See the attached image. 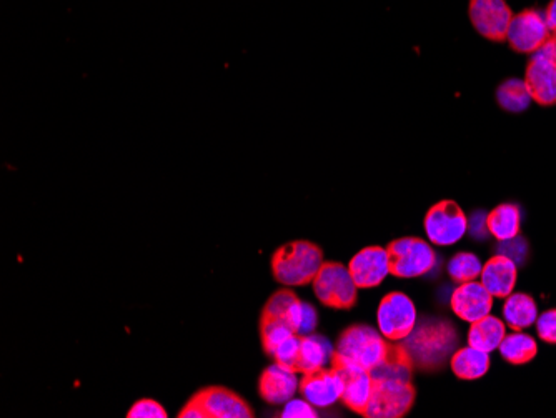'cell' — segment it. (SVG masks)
Listing matches in <instances>:
<instances>
[{
	"mask_svg": "<svg viewBox=\"0 0 556 418\" xmlns=\"http://www.w3.org/2000/svg\"><path fill=\"white\" fill-rule=\"evenodd\" d=\"M538 337L547 344L556 345V309L547 310L537 319Z\"/></svg>",
	"mask_w": 556,
	"mask_h": 418,
	"instance_id": "cell-31",
	"label": "cell"
},
{
	"mask_svg": "<svg viewBox=\"0 0 556 418\" xmlns=\"http://www.w3.org/2000/svg\"><path fill=\"white\" fill-rule=\"evenodd\" d=\"M538 307L532 295L513 292L503 305V320L512 330H525L537 324Z\"/></svg>",
	"mask_w": 556,
	"mask_h": 418,
	"instance_id": "cell-21",
	"label": "cell"
},
{
	"mask_svg": "<svg viewBox=\"0 0 556 418\" xmlns=\"http://www.w3.org/2000/svg\"><path fill=\"white\" fill-rule=\"evenodd\" d=\"M453 374L462 380L482 379L483 375H487L490 370V354L483 350L473 349V347H465L458 349L452 355Z\"/></svg>",
	"mask_w": 556,
	"mask_h": 418,
	"instance_id": "cell-23",
	"label": "cell"
},
{
	"mask_svg": "<svg viewBox=\"0 0 556 418\" xmlns=\"http://www.w3.org/2000/svg\"><path fill=\"white\" fill-rule=\"evenodd\" d=\"M343 387L345 380L337 369H322L313 374H305L300 382L303 399L318 409L330 407L342 399Z\"/></svg>",
	"mask_w": 556,
	"mask_h": 418,
	"instance_id": "cell-11",
	"label": "cell"
},
{
	"mask_svg": "<svg viewBox=\"0 0 556 418\" xmlns=\"http://www.w3.org/2000/svg\"><path fill=\"white\" fill-rule=\"evenodd\" d=\"M380 334L392 342H402L417 325V309L408 295L392 292L385 295L377 312Z\"/></svg>",
	"mask_w": 556,
	"mask_h": 418,
	"instance_id": "cell-7",
	"label": "cell"
},
{
	"mask_svg": "<svg viewBox=\"0 0 556 418\" xmlns=\"http://www.w3.org/2000/svg\"><path fill=\"white\" fill-rule=\"evenodd\" d=\"M317 312L313 309L312 305L303 304L302 325H300V332L298 335H310L313 329L317 327Z\"/></svg>",
	"mask_w": 556,
	"mask_h": 418,
	"instance_id": "cell-34",
	"label": "cell"
},
{
	"mask_svg": "<svg viewBox=\"0 0 556 418\" xmlns=\"http://www.w3.org/2000/svg\"><path fill=\"white\" fill-rule=\"evenodd\" d=\"M195 402L205 410L210 418H250L252 410L244 399L227 389H205L194 397Z\"/></svg>",
	"mask_w": 556,
	"mask_h": 418,
	"instance_id": "cell-15",
	"label": "cell"
},
{
	"mask_svg": "<svg viewBox=\"0 0 556 418\" xmlns=\"http://www.w3.org/2000/svg\"><path fill=\"white\" fill-rule=\"evenodd\" d=\"M283 418H313L317 417V412L313 405L307 400H288L282 412Z\"/></svg>",
	"mask_w": 556,
	"mask_h": 418,
	"instance_id": "cell-33",
	"label": "cell"
},
{
	"mask_svg": "<svg viewBox=\"0 0 556 418\" xmlns=\"http://www.w3.org/2000/svg\"><path fill=\"white\" fill-rule=\"evenodd\" d=\"M468 14L478 34L492 42H505L513 10L505 0H470Z\"/></svg>",
	"mask_w": 556,
	"mask_h": 418,
	"instance_id": "cell-10",
	"label": "cell"
},
{
	"mask_svg": "<svg viewBox=\"0 0 556 418\" xmlns=\"http://www.w3.org/2000/svg\"><path fill=\"white\" fill-rule=\"evenodd\" d=\"M395 345L368 325H353L338 339L332 365L337 370H365L372 372L390 357Z\"/></svg>",
	"mask_w": 556,
	"mask_h": 418,
	"instance_id": "cell-3",
	"label": "cell"
},
{
	"mask_svg": "<svg viewBox=\"0 0 556 418\" xmlns=\"http://www.w3.org/2000/svg\"><path fill=\"white\" fill-rule=\"evenodd\" d=\"M498 350L508 364L525 365L537 357L538 345L532 335L523 334L522 330H513V334L505 335Z\"/></svg>",
	"mask_w": 556,
	"mask_h": 418,
	"instance_id": "cell-25",
	"label": "cell"
},
{
	"mask_svg": "<svg viewBox=\"0 0 556 418\" xmlns=\"http://www.w3.org/2000/svg\"><path fill=\"white\" fill-rule=\"evenodd\" d=\"M498 254L512 259L517 265L523 264L528 255L527 240L522 239L520 235L515 237V239L503 240L498 245Z\"/></svg>",
	"mask_w": 556,
	"mask_h": 418,
	"instance_id": "cell-30",
	"label": "cell"
},
{
	"mask_svg": "<svg viewBox=\"0 0 556 418\" xmlns=\"http://www.w3.org/2000/svg\"><path fill=\"white\" fill-rule=\"evenodd\" d=\"M425 232L435 245H453L463 239L468 232L467 215L453 200H442L428 210L425 217Z\"/></svg>",
	"mask_w": 556,
	"mask_h": 418,
	"instance_id": "cell-8",
	"label": "cell"
},
{
	"mask_svg": "<svg viewBox=\"0 0 556 418\" xmlns=\"http://www.w3.org/2000/svg\"><path fill=\"white\" fill-rule=\"evenodd\" d=\"M552 30L548 27L545 15L538 10L527 9L513 15L508 29L507 42L520 54H537L550 39Z\"/></svg>",
	"mask_w": 556,
	"mask_h": 418,
	"instance_id": "cell-9",
	"label": "cell"
},
{
	"mask_svg": "<svg viewBox=\"0 0 556 418\" xmlns=\"http://www.w3.org/2000/svg\"><path fill=\"white\" fill-rule=\"evenodd\" d=\"M357 289L348 267L337 262L323 264L313 279L317 299L332 309H352L357 302Z\"/></svg>",
	"mask_w": 556,
	"mask_h": 418,
	"instance_id": "cell-6",
	"label": "cell"
},
{
	"mask_svg": "<svg viewBox=\"0 0 556 418\" xmlns=\"http://www.w3.org/2000/svg\"><path fill=\"white\" fill-rule=\"evenodd\" d=\"M538 55H543V57H547V59L553 60L556 62V37L555 35H550V39L545 42L542 49L538 50Z\"/></svg>",
	"mask_w": 556,
	"mask_h": 418,
	"instance_id": "cell-37",
	"label": "cell"
},
{
	"mask_svg": "<svg viewBox=\"0 0 556 418\" xmlns=\"http://www.w3.org/2000/svg\"><path fill=\"white\" fill-rule=\"evenodd\" d=\"M129 418H165L167 417V412H165L164 407L155 402V400L144 399L139 400L137 404L129 410Z\"/></svg>",
	"mask_w": 556,
	"mask_h": 418,
	"instance_id": "cell-32",
	"label": "cell"
},
{
	"mask_svg": "<svg viewBox=\"0 0 556 418\" xmlns=\"http://www.w3.org/2000/svg\"><path fill=\"white\" fill-rule=\"evenodd\" d=\"M505 335H507V327L502 320L493 315H487V317L473 322L472 327L468 330V345L473 349L492 354L498 350Z\"/></svg>",
	"mask_w": 556,
	"mask_h": 418,
	"instance_id": "cell-20",
	"label": "cell"
},
{
	"mask_svg": "<svg viewBox=\"0 0 556 418\" xmlns=\"http://www.w3.org/2000/svg\"><path fill=\"white\" fill-rule=\"evenodd\" d=\"M552 34L555 35V37H556V32H552Z\"/></svg>",
	"mask_w": 556,
	"mask_h": 418,
	"instance_id": "cell-39",
	"label": "cell"
},
{
	"mask_svg": "<svg viewBox=\"0 0 556 418\" xmlns=\"http://www.w3.org/2000/svg\"><path fill=\"white\" fill-rule=\"evenodd\" d=\"M480 279L493 297L507 299L508 295L513 294L517 285L518 265L505 255L497 254L483 265Z\"/></svg>",
	"mask_w": 556,
	"mask_h": 418,
	"instance_id": "cell-16",
	"label": "cell"
},
{
	"mask_svg": "<svg viewBox=\"0 0 556 418\" xmlns=\"http://www.w3.org/2000/svg\"><path fill=\"white\" fill-rule=\"evenodd\" d=\"M180 418H209L205 414V410L200 407L194 399L190 400V404L185 407L179 415Z\"/></svg>",
	"mask_w": 556,
	"mask_h": 418,
	"instance_id": "cell-36",
	"label": "cell"
},
{
	"mask_svg": "<svg viewBox=\"0 0 556 418\" xmlns=\"http://www.w3.org/2000/svg\"><path fill=\"white\" fill-rule=\"evenodd\" d=\"M345 380L342 400L348 409L357 414H367L368 405L372 402L373 379L365 370H338Z\"/></svg>",
	"mask_w": 556,
	"mask_h": 418,
	"instance_id": "cell-18",
	"label": "cell"
},
{
	"mask_svg": "<svg viewBox=\"0 0 556 418\" xmlns=\"http://www.w3.org/2000/svg\"><path fill=\"white\" fill-rule=\"evenodd\" d=\"M525 84L532 100L543 107L556 104V62L535 54L528 62Z\"/></svg>",
	"mask_w": 556,
	"mask_h": 418,
	"instance_id": "cell-14",
	"label": "cell"
},
{
	"mask_svg": "<svg viewBox=\"0 0 556 418\" xmlns=\"http://www.w3.org/2000/svg\"><path fill=\"white\" fill-rule=\"evenodd\" d=\"M353 282L358 289H372L382 284L390 274V260L387 249L382 247H367L360 250L348 265Z\"/></svg>",
	"mask_w": 556,
	"mask_h": 418,
	"instance_id": "cell-12",
	"label": "cell"
},
{
	"mask_svg": "<svg viewBox=\"0 0 556 418\" xmlns=\"http://www.w3.org/2000/svg\"><path fill=\"white\" fill-rule=\"evenodd\" d=\"M292 335H295V332L285 320L262 315V344L267 354L274 355L278 345L283 344Z\"/></svg>",
	"mask_w": 556,
	"mask_h": 418,
	"instance_id": "cell-28",
	"label": "cell"
},
{
	"mask_svg": "<svg viewBox=\"0 0 556 418\" xmlns=\"http://www.w3.org/2000/svg\"><path fill=\"white\" fill-rule=\"evenodd\" d=\"M262 315L285 320L292 327L293 332L298 335L300 325H302L303 304L290 290H278L277 294L270 297Z\"/></svg>",
	"mask_w": 556,
	"mask_h": 418,
	"instance_id": "cell-22",
	"label": "cell"
},
{
	"mask_svg": "<svg viewBox=\"0 0 556 418\" xmlns=\"http://www.w3.org/2000/svg\"><path fill=\"white\" fill-rule=\"evenodd\" d=\"M520 225H522V212L515 204L498 205L487 214L488 232L500 242L518 237Z\"/></svg>",
	"mask_w": 556,
	"mask_h": 418,
	"instance_id": "cell-24",
	"label": "cell"
},
{
	"mask_svg": "<svg viewBox=\"0 0 556 418\" xmlns=\"http://www.w3.org/2000/svg\"><path fill=\"white\" fill-rule=\"evenodd\" d=\"M545 20H547L548 27L552 32H556V0H552L545 10Z\"/></svg>",
	"mask_w": 556,
	"mask_h": 418,
	"instance_id": "cell-38",
	"label": "cell"
},
{
	"mask_svg": "<svg viewBox=\"0 0 556 418\" xmlns=\"http://www.w3.org/2000/svg\"><path fill=\"white\" fill-rule=\"evenodd\" d=\"M297 372L282 365H272L260 377V395L269 404H287L298 389Z\"/></svg>",
	"mask_w": 556,
	"mask_h": 418,
	"instance_id": "cell-17",
	"label": "cell"
},
{
	"mask_svg": "<svg viewBox=\"0 0 556 418\" xmlns=\"http://www.w3.org/2000/svg\"><path fill=\"white\" fill-rule=\"evenodd\" d=\"M450 305L458 319L473 324V322L490 315L493 307V295L485 289L482 282L473 280V282L458 285L453 292Z\"/></svg>",
	"mask_w": 556,
	"mask_h": 418,
	"instance_id": "cell-13",
	"label": "cell"
},
{
	"mask_svg": "<svg viewBox=\"0 0 556 418\" xmlns=\"http://www.w3.org/2000/svg\"><path fill=\"white\" fill-rule=\"evenodd\" d=\"M413 364L402 345L393 347L392 354L372 370L373 395L365 417L402 418L415 402L412 384Z\"/></svg>",
	"mask_w": 556,
	"mask_h": 418,
	"instance_id": "cell-1",
	"label": "cell"
},
{
	"mask_svg": "<svg viewBox=\"0 0 556 418\" xmlns=\"http://www.w3.org/2000/svg\"><path fill=\"white\" fill-rule=\"evenodd\" d=\"M275 362L285 369L293 370L298 374V359H300V335H292L283 344L278 345L274 355Z\"/></svg>",
	"mask_w": 556,
	"mask_h": 418,
	"instance_id": "cell-29",
	"label": "cell"
},
{
	"mask_svg": "<svg viewBox=\"0 0 556 418\" xmlns=\"http://www.w3.org/2000/svg\"><path fill=\"white\" fill-rule=\"evenodd\" d=\"M448 275L453 282L465 284V282H473L482 275L483 265L477 255L470 252H460L453 255L452 260L448 262Z\"/></svg>",
	"mask_w": 556,
	"mask_h": 418,
	"instance_id": "cell-27",
	"label": "cell"
},
{
	"mask_svg": "<svg viewBox=\"0 0 556 418\" xmlns=\"http://www.w3.org/2000/svg\"><path fill=\"white\" fill-rule=\"evenodd\" d=\"M497 100L503 110L520 114L528 109V105L532 102V95L528 92L525 80L508 79L498 87Z\"/></svg>",
	"mask_w": 556,
	"mask_h": 418,
	"instance_id": "cell-26",
	"label": "cell"
},
{
	"mask_svg": "<svg viewBox=\"0 0 556 418\" xmlns=\"http://www.w3.org/2000/svg\"><path fill=\"white\" fill-rule=\"evenodd\" d=\"M390 274L398 279H415L435 267L437 255L432 245L417 237L393 240L387 247Z\"/></svg>",
	"mask_w": 556,
	"mask_h": 418,
	"instance_id": "cell-5",
	"label": "cell"
},
{
	"mask_svg": "<svg viewBox=\"0 0 556 418\" xmlns=\"http://www.w3.org/2000/svg\"><path fill=\"white\" fill-rule=\"evenodd\" d=\"M468 230L477 239H483L485 235L490 234L487 227V215L482 214V212L473 215V219L468 222Z\"/></svg>",
	"mask_w": 556,
	"mask_h": 418,
	"instance_id": "cell-35",
	"label": "cell"
},
{
	"mask_svg": "<svg viewBox=\"0 0 556 418\" xmlns=\"http://www.w3.org/2000/svg\"><path fill=\"white\" fill-rule=\"evenodd\" d=\"M332 345L322 335H303L300 337V359H298V374H313L325 369L333 359Z\"/></svg>",
	"mask_w": 556,
	"mask_h": 418,
	"instance_id": "cell-19",
	"label": "cell"
},
{
	"mask_svg": "<svg viewBox=\"0 0 556 418\" xmlns=\"http://www.w3.org/2000/svg\"><path fill=\"white\" fill-rule=\"evenodd\" d=\"M322 265V250L307 240H297L283 245L272 259L275 279L288 287L310 284L317 277Z\"/></svg>",
	"mask_w": 556,
	"mask_h": 418,
	"instance_id": "cell-4",
	"label": "cell"
},
{
	"mask_svg": "<svg viewBox=\"0 0 556 418\" xmlns=\"http://www.w3.org/2000/svg\"><path fill=\"white\" fill-rule=\"evenodd\" d=\"M457 330L447 320L425 319L417 322L412 334L400 342L413 367L427 372L442 369L457 349Z\"/></svg>",
	"mask_w": 556,
	"mask_h": 418,
	"instance_id": "cell-2",
	"label": "cell"
}]
</instances>
